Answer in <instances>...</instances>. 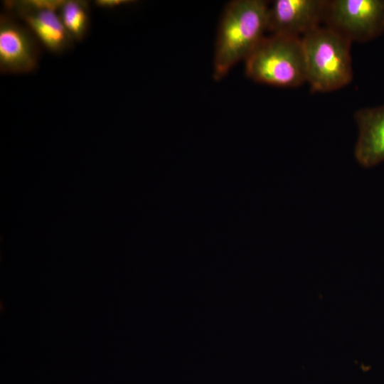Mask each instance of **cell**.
<instances>
[{"label": "cell", "mask_w": 384, "mask_h": 384, "mask_svg": "<svg viewBox=\"0 0 384 384\" xmlns=\"http://www.w3.org/2000/svg\"><path fill=\"white\" fill-rule=\"evenodd\" d=\"M269 4L263 0H235L228 4L218 26L213 78L220 80L245 60L268 31Z\"/></svg>", "instance_id": "1"}, {"label": "cell", "mask_w": 384, "mask_h": 384, "mask_svg": "<svg viewBox=\"0 0 384 384\" xmlns=\"http://www.w3.org/2000/svg\"><path fill=\"white\" fill-rule=\"evenodd\" d=\"M306 82L313 92L341 89L353 79L351 42L324 26L302 38Z\"/></svg>", "instance_id": "2"}, {"label": "cell", "mask_w": 384, "mask_h": 384, "mask_svg": "<svg viewBox=\"0 0 384 384\" xmlns=\"http://www.w3.org/2000/svg\"><path fill=\"white\" fill-rule=\"evenodd\" d=\"M245 62L247 76L257 82L282 87L306 82L301 38L265 36Z\"/></svg>", "instance_id": "3"}, {"label": "cell", "mask_w": 384, "mask_h": 384, "mask_svg": "<svg viewBox=\"0 0 384 384\" xmlns=\"http://www.w3.org/2000/svg\"><path fill=\"white\" fill-rule=\"evenodd\" d=\"M324 23L351 43L384 33V0H326Z\"/></svg>", "instance_id": "4"}, {"label": "cell", "mask_w": 384, "mask_h": 384, "mask_svg": "<svg viewBox=\"0 0 384 384\" xmlns=\"http://www.w3.org/2000/svg\"><path fill=\"white\" fill-rule=\"evenodd\" d=\"M62 1H6L4 6L8 12L25 23L48 50L60 54L70 48L74 41L58 13Z\"/></svg>", "instance_id": "5"}, {"label": "cell", "mask_w": 384, "mask_h": 384, "mask_svg": "<svg viewBox=\"0 0 384 384\" xmlns=\"http://www.w3.org/2000/svg\"><path fill=\"white\" fill-rule=\"evenodd\" d=\"M39 59L38 40L30 29L6 11L0 16V70L20 74L34 70Z\"/></svg>", "instance_id": "6"}, {"label": "cell", "mask_w": 384, "mask_h": 384, "mask_svg": "<svg viewBox=\"0 0 384 384\" xmlns=\"http://www.w3.org/2000/svg\"><path fill=\"white\" fill-rule=\"evenodd\" d=\"M326 0H275L268 9V31L302 38L324 23Z\"/></svg>", "instance_id": "7"}, {"label": "cell", "mask_w": 384, "mask_h": 384, "mask_svg": "<svg viewBox=\"0 0 384 384\" xmlns=\"http://www.w3.org/2000/svg\"><path fill=\"white\" fill-rule=\"evenodd\" d=\"M354 119L358 137L354 156L358 163L371 168L384 161V105L357 110Z\"/></svg>", "instance_id": "8"}, {"label": "cell", "mask_w": 384, "mask_h": 384, "mask_svg": "<svg viewBox=\"0 0 384 384\" xmlns=\"http://www.w3.org/2000/svg\"><path fill=\"white\" fill-rule=\"evenodd\" d=\"M58 13L66 31L75 41H81L90 26V8L85 1H62Z\"/></svg>", "instance_id": "9"}, {"label": "cell", "mask_w": 384, "mask_h": 384, "mask_svg": "<svg viewBox=\"0 0 384 384\" xmlns=\"http://www.w3.org/2000/svg\"><path fill=\"white\" fill-rule=\"evenodd\" d=\"M133 2V1L130 0H97L95 4L97 7L102 9H112Z\"/></svg>", "instance_id": "10"}]
</instances>
